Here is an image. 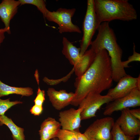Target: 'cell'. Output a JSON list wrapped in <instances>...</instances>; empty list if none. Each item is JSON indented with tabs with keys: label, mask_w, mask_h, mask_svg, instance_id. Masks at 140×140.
Instances as JSON below:
<instances>
[{
	"label": "cell",
	"mask_w": 140,
	"mask_h": 140,
	"mask_svg": "<svg viewBox=\"0 0 140 140\" xmlns=\"http://www.w3.org/2000/svg\"><path fill=\"white\" fill-rule=\"evenodd\" d=\"M96 54L91 49L87 50L81 56L78 62L74 66V72L77 77L82 76L94 62Z\"/></svg>",
	"instance_id": "cell-15"
},
{
	"label": "cell",
	"mask_w": 140,
	"mask_h": 140,
	"mask_svg": "<svg viewBox=\"0 0 140 140\" xmlns=\"http://www.w3.org/2000/svg\"><path fill=\"white\" fill-rule=\"evenodd\" d=\"M7 126L11 131L13 140H25L23 128L17 126L11 118L4 115L0 116V125Z\"/></svg>",
	"instance_id": "cell-18"
},
{
	"label": "cell",
	"mask_w": 140,
	"mask_h": 140,
	"mask_svg": "<svg viewBox=\"0 0 140 140\" xmlns=\"http://www.w3.org/2000/svg\"><path fill=\"white\" fill-rule=\"evenodd\" d=\"M97 30V34L92 41L90 48L96 54L103 49L107 51L110 59L113 80L118 82L121 78L127 75L122 64V50L109 22L101 23Z\"/></svg>",
	"instance_id": "cell-2"
},
{
	"label": "cell",
	"mask_w": 140,
	"mask_h": 140,
	"mask_svg": "<svg viewBox=\"0 0 140 140\" xmlns=\"http://www.w3.org/2000/svg\"><path fill=\"white\" fill-rule=\"evenodd\" d=\"M22 103L20 101H10V98L4 100L0 99V116L4 115L5 113L12 106Z\"/></svg>",
	"instance_id": "cell-22"
},
{
	"label": "cell",
	"mask_w": 140,
	"mask_h": 140,
	"mask_svg": "<svg viewBox=\"0 0 140 140\" xmlns=\"http://www.w3.org/2000/svg\"><path fill=\"white\" fill-rule=\"evenodd\" d=\"M77 140H88L84 133H81L79 131H77Z\"/></svg>",
	"instance_id": "cell-27"
},
{
	"label": "cell",
	"mask_w": 140,
	"mask_h": 140,
	"mask_svg": "<svg viewBox=\"0 0 140 140\" xmlns=\"http://www.w3.org/2000/svg\"><path fill=\"white\" fill-rule=\"evenodd\" d=\"M20 5L18 1L14 0H3L0 4V17L4 24L6 32L9 34H11L10 20L17 13Z\"/></svg>",
	"instance_id": "cell-13"
},
{
	"label": "cell",
	"mask_w": 140,
	"mask_h": 140,
	"mask_svg": "<svg viewBox=\"0 0 140 140\" xmlns=\"http://www.w3.org/2000/svg\"><path fill=\"white\" fill-rule=\"evenodd\" d=\"M83 108H71L59 113V121L62 129L78 131L81 127V114Z\"/></svg>",
	"instance_id": "cell-11"
},
{
	"label": "cell",
	"mask_w": 140,
	"mask_h": 140,
	"mask_svg": "<svg viewBox=\"0 0 140 140\" xmlns=\"http://www.w3.org/2000/svg\"><path fill=\"white\" fill-rule=\"evenodd\" d=\"M114 123L111 117L97 119L87 128L84 134L88 140H112L111 131Z\"/></svg>",
	"instance_id": "cell-6"
},
{
	"label": "cell",
	"mask_w": 140,
	"mask_h": 140,
	"mask_svg": "<svg viewBox=\"0 0 140 140\" xmlns=\"http://www.w3.org/2000/svg\"><path fill=\"white\" fill-rule=\"evenodd\" d=\"M43 110V106L34 104L31 108L30 112L34 116H39L41 114Z\"/></svg>",
	"instance_id": "cell-25"
},
{
	"label": "cell",
	"mask_w": 140,
	"mask_h": 140,
	"mask_svg": "<svg viewBox=\"0 0 140 140\" xmlns=\"http://www.w3.org/2000/svg\"><path fill=\"white\" fill-rule=\"evenodd\" d=\"M129 110L127 108L121 111V115L115 122L126 135L132 137L140 135V120L132 116Z\"/></svg>",
	"instance_id": "cell-10"
},
{
	"label": "cell",
	"mask_w": 140,
	"mask_h": 140,
	"mask_svg": "<svg viewBox=\"0 0 140 140\" xmlns=\"http://www.w3.org/2000/svg\"><path fill=\"white\" fill-rule=\"evenodd\" d=\"M113 81L110 59L105 49L97 53L93 64L81 77H77L74 83V96L70 104L79 106L89 93L101 94L109 88Z\"/></svg>",
	"instance_id": "cell-1"
},
{
	"label": "cell",
	"mask_w": 140,
	"mask_h": 140,
	"mask_svg": "<svg viewBox=\"0 0 140 140\" xmlns=\"http://www.w3.org/2000/svg\"><path fill=\"white\" fill-rule=\"evenodd\" d=\"M61 127L59 122L55 118L49 117L45 119L40 125L39 134L40 140H50L56 137Z\"/></svg>",
	"instance_id": "cell-14"
},
{
	"label": "cell",
	"mask_w": 140,
	"mask_h": 140,
	"mask_svg": "<svg viewBox=\"0 0 140 140\" xmlns=\"http://www.w3.org/2000/svg\"><path fill=\"white\" fill-rule=\"evenodd\" d=\"M5 32H6V31L4 28L0 29V45L5 39V36L4 33Z\"/></svg>",
	"instance_id": "cell-28"
},
{
	"label": "cell",
	"mask_w": 140,
	"mask_h": 140,
	"mask_svg": "<svg viewBox=\"0 0 140 140\" xmlns=\"http://www.w3.org/2000/svg\"><path fill=\"white\" fill-rule=\"evenodd\" d=\"M47 94L52 106L57 110H60L70 104L75 95L73 92L68 93L63 89L57 91L52 88H48Z\"/></svg>",
	"instance_id": "cell-12"
},
{
	"label": "cell",
	"mask_w": 140,
	"mask_h": 140,
	"mask_svg": "<svg viewBox=\"0 0 140 140\" xmlns=\"http://www.w3.org/2000/svg\"><path fill=\"white\" fill-rule=\"evenodd\" d=\"M45 91L41 90L39 87L37 91V95L34 100L35 104L43 106V102L45 100Z\"/></svg>",
	"instance_id": "cell-24"
},
{
	"label": "cell",
	"mask_w": 140,
	"mask_h": 140,
	"mask_svg": "<svg viewBox=\"0 0 140 140\" xmlns=\"http://www.w3.org/2000/svg\"><path fill=\"white\" fill-rule=\"evenodd\" d=\"M77 131L60 129L56 137L59 140H77Z\"/></svg>",
	"instance_id": "cell-21"
},
{
	"label": "cell",
	"mask_w": 140,
	"mask_h": 140,
	"mask_svg": "<svg viewBox=\"0 0 140 140\" xmlns=\"http://www.w3.org/2000/svg\"><path fill=\"white\" fill-rule=\"evenodd\" d=\"M76 9L60 8L55 11H48L45 19L57 24L59 26V32L60 33L65 32L81 33L79 27L73 24L72 18L74 14Z\"/></svg>",
	"instance_id": "cell-5"
},
{
	"label": "cell",
	"mask_w": 140,
	"mask_h": 140,
	"mask_svg": "<svg viewBox=\"0 0 140 140\" xmlns=\"http://www.w3.org/2000/svg\"><path fill=\"white\" fill-rule=\"evenodd\" d=\"M118 82L116 86L110 89L106 94L113 101L126 96L135 88L140 89V74L137 78L127 75L121 78Z\"/></svg>",
	"instance_id": "cell-9"
},
{
	"label": "cell",
	"mask_w": 140,
	"mask_h": 140,
	"mask_svg": "<svg viewBox=\"0 0 140 140\" xmlns=\"http://www.w3.org/2000/svg\"><path fill=\"white\" fill-rule=\"evenodd\" d=\"M86 11L83 23V35L80 42V54L82 56L91 45L92 38L101 23L95 12L94 0H88Z\"/></svg>",
	"instance_id": "cell-4"
},
{
	"label": "cell",
	"mask_w": 140,
	"mask_h": 140,
	"mask_svg": "<svg viewBox=\"0 0 140 140\" xmlns=\"http://www.w3.org/2000/svg\"><path fill=\"white\" fill-rule=\"evenodd\" d=\"M52 140H59L57 137H55L52 139Z\"/></svg>",
	"instance_id": "cell-29"
},
{
	"label": "cell",
	"mask_w": 140,
	"mask_h": 140,
	"mask_svg": "<svg viewBox=\"0 0 140 140\" xmlns=\"http://www.w3.org/2000/svg\"><path fill=\"white\" fill-rule=\"evenodd\" d=\"M138 140H140V135H139V137L138 138Z\"/></svg>",
	"instance_id": "cell-30"
},
{
	"label": "cell",
	"mask_w": 140,
	"mask_h": 140,
	"mask_svg": "<svg viewBox=\"0 0 140 140\" xmlns=\"http://www.w3.org/2000/svg\"><path fill=\"white\" fill-rule=\"evenodd\" d=\"M20 5L25 4H31L36 6L42 13L45 19L46 13L48 10L46 8L45 1L43 0H19Z\"/></svg>",
	"instance_id": "cell-20"
},
{
	"label": "cell",
	"mask_w": 140,
	"mask_h": 140,
	"mask_svg": "<svg viewBox=\"0 0 140 140\" xmlns=\"http://www.w3.org/2000/svg\"><path fill=\"white\" fill-rule=\"evenodd\" d=\"M133 51V54L128 57L127 60L122 61V64L124 68L129 67L128 64L130 62L134 61H140V54L136 51L135 46L134 44Z\"/></svg>",
	"instance_id": "cell-23"
},
{
	"label": "cell",
	"mask_w": 140,
	"mask_h": 140,
	"mask_svg": "<svg viewBox=\"0 0 140 140\" xmlns=\"http://www.w3.org/2000/svg\"><path fill=\"white\" fill-rule=\"evenodd\" d=\"M62 43V53L68 60L70 63L74 66L81 56L80 54V48L76 47L65 37L63 38Z\"/></svg>",
	"instance_id": "cell-16"
},
{
	"label": "cell",
	"mask_w": 140,
	"mask_h": 140,
	"mask_svg": "<svg viewBox=\"0 0 140 140\" xmlns=\"http://www.w3.org/2000/svg\"><path fill=\"white\" fill-rule=\"evenodd\" d=\"M95 12L100 23L118 20L137 19L136 11L128 0H94Z\"/></svg>",
	"instance_id": "cell-3"
},
{
	"label": "cell",
	"mask_w": 140,
	"mask_h": 140,
	"mask_svg": "<svg viewBox=\"0 0 140 140\" xmlns=\"http://www.w3.org/2000/svg\"><path fill=\"white\" fill-rule=\"evenodd\" d=\"M103 114L110 115L115 111L140 106V89L136 88L129 94L107 103Z\"/></svg>",
	"instance_id": "cell-8"
},
{
	"label": "cell",
	"mask_w": 140,
	"mask_h": 140,
	"mask_svg": "<svg viewBox=\"0 0 140 140\" xmlns=\"http://www.w3.org/2000/svg\"><path fill=\"white\" fill-rule=\"evenodd\" d=\"M33 89L31 88L11 86L3 83L0 80V98L12 94L29 96L33 95Z\"/></svg>",
	"instance_id": "cell-17"
},
{
	"label": "cell",
	"mask_w": 140,
	"mask_h": 140,
	"mask_svg": "<svg viewBox=\"0 0 140 140\" xmlns=\"http://www.w3.org/2000/svg\"><path fill=\"white\" fill-rule=\"evenodd\" d=\"M113 101L109 96L92 92L88 94L81 101L79 107L83 108L81 114V120L88 119L96 116L97 111L104 104Z\"/></svg>",
	"instance_id": "cell-7"
},
{
	"label": "cell",
	"mask_w": 140,
	"mask_h": 140,
	"mask_svg": "<svg viewBox=\"0 0 140 140\" xmlns=\"http://www.w3.org/2000/svg\"><path fill=\"white\" fill-rule=\"evenodd\" d=\"M131 114L136 118L140 120V108L129 110Z\"/></svg>",
	"instance_id": "cell-26"
},
{
	"label": "cell",
	"mask_w": 140,
	"mask_h": 140,
	"mask_svg": "<svg viewBox=\"0 0 140 140\" xmlns=\"http://www.w3.org/2000/svg\"><path fill=\"white\" fill-rule=\"evenodd\" d=\"M111 132L112 140H134L135 138V137L126 135L115 122Z\"/></svg>",
	"instance_id": "cell-19"
}]
</instances>
